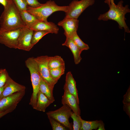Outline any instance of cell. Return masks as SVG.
Returning a JSON list of instances; mask_svg holds the SVG:
<instances>
[{
    "label": "cell",
    "mask_w": 130,
    "mask_h": 130,
    "mask_svg": "<svg viewBox=\"0 0 130 130\" xmlns=\"http://www.w3.org/2000/svg\"><path fill=\"white\" fill-rule=\"evenodd\" d=\"M0 17V29L8 30L25 26L20 12L12 0H8Z\"/></svg>",
    "instance_id": "6da1fadb"
},
{
    "label": "cell",
    "mask_w": 130,
    "mask_h": 130,
    "mask_svg": "<svg viewBox=\"0 0 130 130\" xmlns=\"http://www.w3.org/2000/svg\"><path fill=\"white\" fill-rule=\"evenodd\" d=\"M123 3V1L121 0L117 5L114 3L112 4L109 7V10L103 14H100L98 19L104 21L109 20H114L118 23L119 28H123L125 32L130 33V30L125 21V15L127 13L130 12V9L128 5L124 6Z\"/></svg>",
    "instance_id": "7a4b0ae2"
},
{
    "label": "cell",
    "mask_w": 130,
    "mask_h": 130,
    "mask_svg": "<svg viewBox=\"0 0 130 130\" xmlns=\"http://www.w3.org/2000/svg\"><path fill=\"white\" fill-rule=\"evenodd\" d=\"M68 8V6H59L54 1L49 0L36 8H31L27 6L26 11L34 16L39 20L47 21V18L53 13L58 11L65 13Z\"/></svg>",
    "instance_id": "3957f363"
},
{
    "label": "cell",
    "mask_w": 130,
    "mask_h": 130,
    "mask_svg": "<svg viewBox=\"0 0 130 130\" xmlns=\"http://www.w3.org/2000/svg\"><path fill=\"white\" fill-rule=\"evenodd\" d=\"M25 64L30 72L33 89V92L29 104L33 108L36 103L37 94L39 91L41 78L38 66L34 58L31 57L28 58L25 61Z\"/></svg>",
    "instance_id": "277c9868"
},
{
    "label": "cell",
    "mask_w": 130,
    "mask_h": 130,
    "mask_svg": "<svg viewBox=\"0 0 130 130\" xmlns=\"http://www.w3.org/2000/svg\"><path fill=\"white\" fill-rule=\"evenodd\" d=\"M95 2V0H73L68 6L65 17L78 19L87 8L93 5Z\"/></svg>",
    "instance_id": "5b68a950"
},
{
    "label": "cell",
    "mask_w": 130,
    "mask_h": 130,
    "mask_svg": "<svg viewBox=\"0 0 130 130\" xmlns=\"http://www.w3.org/2000/svg\"><path fill=\"white\" fill-rule=\"evenodd\" d=\"M49 57L47 55L42 56L34 58L38 65L41 78L49 85L53 91L54 86L57 83L51 78L48 66Z\"/></svg>",
    "instance_id": "8992f818"
},
{
    "label": "cell",
    "mask_w": 130,
    "mask_h": 130,
    "mask_svg": "<svg viewBox=\"0 0 130 130\" xmlns=\"http://www.w3.org/2000/svg\"><path fill=\"white\" fill-rule=\"evenodd\" d=\"M71 108L65 104L59 108L54 111L46 112L47 116H49L59 122L65 127L70 130L73 129L70 123L69 119L72 112Z\"/></svg>",
    "instance_id": "52a82bcc"
},
{
    "label": "cell",
    "mask_w": 130,
    "mask_h": 130,
    "mask_svg": "<svg viewBox=\"0 0 130 130\" xmlns=\"http://www.w3.org/2000/svg\"><path fill=\"white\" fill-rule=\"evenodd\" d=\"M23 27L8 30L0 29V43L9 48L15 49Z\"/></svg>",
    "instance_id": "ba28073f"
},
{
    "label": "cell",
    "mask_w": 130,
    "mask_h": 130,
    "mask_svg": "<svg viewBox=\"0 0 130 130\" xmlns=\"http://www.w3.org/2000/svg\"><path fill=\"white\" fill-rule=\"evenodd\" d=\"M25 90L15 92L3 98L0 100V113L12 108H16L25 95Z\"/></svg>",
    "instance_id": "9c48e42d"
},
{
    "label": "cell",
    "mask_w": 130,
    "mask_h": 130,
    "mask_svg": "<svg viewBox=\"0 0 130 130\" xmlns=\"http://www.w3.org/2000/svg\"><path fill=\"white\" fill-rule=\"evenodd\" d=\"M33 31L26 26L23 27L18 37L15 49L29 51L33 46L31 43Z\"/></svg>",
    "instance_id": "30bf717a"
},
{
    "label": "cell",
    "mask_w": 130,
    "mask_h": 130,
    "mask_svg": "<svg viewBox=\"0 0 130 130\" xmlns=\"http://www.w3.org/2000/svg\"><path fill=\"white\" fill-rule=\"evenodd\" d=\"M63 89L64 93L62 97V104L63 105L66 104L68 105L77 116L80 115L81 111L79 104L75 98L69 92L65 84Z\"/></svg>",
    "instance_id": "8fae6325"
},
{
    "label": "cell",
    "mask_w": 130,
    "mask_h": 130,
    "mask_svg": "<svg viewBox=\"0 0 130 130\" xmlns=\"http://www.w3.org/2000/svg\"><path fill=\"white\" fill-rule=\"evenodd\" d=\"M79 20L78 19L65 17L59 22L58 25L62 26L64 30L65 36L71 37L75 32H77L79 25Z\"/></svg>",
    "instance_id": "7c38bea8"
},
{
    "label": "cell",
    "mask_w": 130,
    "mask_h": 130,
    "mask_svg": "<svg viewBox=\"0 0 130 130\" xmlns=\"http://www.w3.org/2000/svg\"><path fill=\"white\" fill-rule=\"evenodd\" d=\"M26 88L25 86L15 82L9 76L4 85L0 100L3 98L15 92L25 90Z\"/></svg>",
    "instance_id": "4fadbf2b"
},
{
    "label": "cell",
    "mask_w": 130,
    "mask_h": 130,
    "mask_svg": "<svg viewBox=\"0 0 130 130\" xmlns=\"http://www.w3.org/2000/svg\"><path fill=\"white\" fill-rule=\"evenodd\" d=\"M33 31H49L51 33L57 34L59 29L57 26L52 22L38 20L31 28Z\"/></svg>",
    "instance_id": "5bb4252c"
},
{
    "label": "cell",
    "mask_w": 130,
    "mask_h": 130,
    "mask_svg": "<svg viewBox=\"0 0 130 130\" xmlns=\"http://www.w3.org/2000/svg\"><path fill=\"white\" fill-rule=\"evenodd\" d=\"M65 36V41L62 45L68 47L70 50L73 56L75 63L78 64L82 59L81 54L82 51L75 44L70 37Z\"/></svg>",
    "instance_id": "9a60e30c"
},
{
    "label": "cell",
    "mask_w": 130,
    "mask_h": 130,
    "mask_svg": "<svg viewBox=\"0 0 130 130\" xmlns=\"http://www.w3.org/2000/svg\"><path fill=\"white\" fill-rule=\"evenodd\" d=\"M76 82L71 72H67L66 75L65 84L69 92L75 97L78 103H79Z\"/></svg>",
    "instance_id": "2e32d148"
},
{
    "label": "cell",
    "mask_w": 130,
    "mask_h": 130,
    "mask_svg": "<svg viewBox=\"0 0 130 130\" xmlns=\"http://www.w3.org/2000/svg\"><path fill=\"white\" fill-rule=\"evenodd\" d=\"M52 103L39 91L37 95L36 104L33 109L45 112L46 108Z\"/></svg>",
    "instance_id": "e0dca14e"
},
{
    "label": "cell",
    "mask_w": 130,
    "mask_h": 130,
    "mask_svg": "<svg viewBox=\"0 0 130 130\" xmlns=\"http://www.w3.org/2000/svg\"><path fill=\"white\" fill-rule=\"evenodd\" d=\"M22 20L25 26L31 28L37 21L38 19L33 15L26 11L20 12Z\"/></svg>",
    "instance_id": "ac0fdd59"
},
{
    "label": "cell",
    "mask_w": 130,
    "mask_h": 130,
    "mask_svg": "<svg viewBox=\"0 0 130 130\" xmlns=\"http://www.w3.org/2000/svg\"><path fill=\"white\" fill-rule=\"evenodd\" d=\"M39 89L51 102L52 103L54 102L55 99L53 95V91L48 84L41 78Z\"/></svg>",
    "instance_id": "d6986e66"
},
{
    "label": "cell",
    "mask_w": 130,
    "mask_h": 130,
    "mask_svg": "<svg viewBox=\"0 0 130 130\" xmlns=\"http://www.w3.org/2000/svg\"><path fill=\"white\" fill-rule=\"evenodd\" d=\"M64 65H65V61L61 56L56 55L49 57L48 62L49 69L58 68Z\"/></svg>",
    "instance_id": "ffe728a7"
},
{
    "label": "cell",
    "mask_w": 130,
    "mask_h": 130,
    "mask_svg": "<svg viewBox=\"0 0 130 130\" xmlns=\"http://www.w3.org/2000/svg\"><path fill=\"white\" fill-rule=\"evenodd\" d=\"M82 126L80 130H91L97 129L98 127L101 120L86 121L83 120L81 118Z\"/></svg>",
    "instance_id": "44dd1931"
},
{
    "label": "cell",
    "mask_w": 130,
    "mask_h": 130,
    "mask_svg": "<svg viewBox=\"0 0 130 130\" xmlns=\"http://www.w3.org/2000/svg\"><path fill=\"white\" fill-rule=\"evenodd\" d=\"M65 65L52 69H49L50 76L54 81L57 83L61 76L65 73Z\"/></svg>",
    "instance_id": "7402d4cb"
},
{
    "label": "cell",
    "mask_w": 130,
    "mask_h": 130,
    "mask_svg": "<svg viewBox=\"0 0 130 130\" xmlns=\"http://www.w3.org/2000/svg\"><path fill=\"white\" fill-rule=\"evenodd\" d=\"M71 37L75 44L82 51L87 50L89 49V46L84 43L80 38L77 32L74 33Z\"/></svg>",
    "instance_id": "603a6c76"
},
{
    "label": "cell",
    "mask_w": 130,
    "mask_h": 130,
    "mask_svg": "<svg viewBox=\"0 0 130 130\" xmlns=\"http://www.w3.org/2000/svg\"><path fill=\"white\" fill-rule=\"evenodd\" d=\"M51 33V32L47 31H33L31 40V43L33 46L36 44L44 36Z\"/></svg>",
    "instance_id": "cb8c5ba5"
},
{
    "label": "cell",
    "mask_w": 130,
    "mask_h": 130,
    "mask_svg": "<svg viewBox=\"0 0 130 130\" xmlns=\"http://www.w3.org/2000/svg\"><path fill=\"white\" fill-rule=\"evenodd\" d=\"M53 130H66L67 128L57 120L47 116Z\"/></svg>",
    "instance_id": "d4e9b609"
},
{
    "label": "cell",
    "mask_w": 130,
    "mask_h": 130,
    "mask_svg": "<svg viewBox=\"0 0 130 130\" xmlns=\"http://www.w3.org/2000/svg\"><path fill=\"white\" fill-rule=\"evenodd\" d=\"M71 117L73 121V130H80L82 125L81 120V117L80 115L77 116L75 113L72 111Z\"/></svg>",
    "instance_id": "484cf974"
},
{
    "label": "cell",
    "mask_w": 130,
    "mask_h": 130,
    "mask_svg": "<svg viewBox=\"0 0 130 130\" xmlns=\"http://www.w3.org/2000/svg\"><path fill=\"white\" fill-rule=\"evenodd\" d=\"M9 75L5 69H0V88L4 86Z\"/></svg>",
    "instance_id": "4316f807"
},
{
    "label": "cell",
    "mask_w": 130,
    "mask_h": 130,
    "mask_svg": "<svg viewBox=\"0 0 130 130\" xmlns=\"http://www.w3.org/2000/svg\"><path fill=\"white\" fill-rule=\"evenodd\" d=\"M20 12L26 11L27 6L26 0H12Z\"/></svg>",
    "instance_id": "83f0119b"
},
{
    "label": "cell",
    "mask_w": 130,
    "mask_h": 130,
    "mask_svg": "<svg viewBox=\"0 0 130 130\" xmlns=\"http://www.w3.org/2000/svg\"><path fill=\"white\" fill-rule=\"evenodd\" d=\"M27 5L32 8L38 7L42 4L39 2L38 0H26Z\"/></svg>",
    "instance_id": "f1b7e54d"
},
{
    "label": "cell",
    "mask_w": 130,
    "mask_h": 130,
    "mask_svg": "<svg viewBox=\"0 0 130 130\" xmlns=\"http://www.w3.org/2000/svg\"><path fill=\"white\" fill-rule=\"evenodd\" d=\"M123 102V104L130 103V86L128 89L126 93L124 96Z\"/></svg>",
    "instance_id": "f546056e"
},
{
    "label": "cell",
    "mask_w": 130,
    "mask_h": 130,
    "mask_svg": "<svg viewBox=\"0 0 130 130\" xmlns=\"http://www.w3.org/2000/svg\"><path fill=\"white\" fill-rule=\"evenodd\" d=\"M123 110L130 118V103L124 104Z\"/></svg>",
    "instance_id": "4dcf8cb0"
},
{
    "label": "cell",
    "mask_w": 130,
    "mask_h": 130,
    "mask_svg": "<svg viewBox=\"0 0 130 130\" xmlns=\"http://www.w3.org/2000/svg\"><path fill=\"white\" fill-rule=\"evenodd\" d=\"M16 108L14 107L10 108L5 111L0 113V118L4 116L6 114L11 112L13 111Z\"/></svg>",
    "instance_id": "1f68e13d"
},
{
    "label": "cell",
    "mask_w": 130,
    "mask_h": 130,
    "mask_svg": "<svg viewBox=\"0 0 130 130\" xmlns=\"http://www.w3.org/2000/svg\"><path fill=\"white\" fill-rule=\"evenodd\" d=\"M8 0H0V3L4 7L6 6L7 4Z\"/></svg>",
    "instance_id": "d6a6232c"
},
{
    "label": "cell",
    "mask_w": 130,
    "mask_h": 130,
    "mask_svg": "<svg viewBox=\"0 0 130 130\" xmlns=\"http://www.w3.org/2000/svg\"><path fill=\"white\" fill-rule=\"evenodd\" d=\"M105 3L107 4L109 7L111 4L114 3V0H105L104 1Z\"/></svg>",
    "instance_id": "836d02e7"
},
{
    "label": "cell",
    "mask_w": 130,
    "mask_h": 130,
    "mask_svg": "<svg viewBox=\"0 0 130 130\" xmlns=\"http://www.w3.org/2000/svg\"><path fill=\"white\" fill-rule=\"evenodd\" d=\"M98 130H105L104 124L101 121L100 124L98 127Z\"/></svg>",
    "instance_id": "e575fe53"
},
{
    "label": "cell",
    "mask_w": 130,
    "mask_h": 130,
    "mask_svg": "<svg viewBox=\"0 0 130 130\" xmlns=\"http://www.w3.org/2000/svg\"><path fill=\"white\" fill-rule=\"evenodd\" d=\"M4 86L1 88H0V97L4 90Z\"/></svg>",
    "instance_id": "d590c367"
}]
</instances>
